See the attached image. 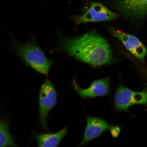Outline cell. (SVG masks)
I'll return each mask as SVG.
<instances>
[{
  "label": "cell",
  "mask_w": 147,
  "mask_h": 147,
  "mask_svg": "<svg viewBox=\"0 0 147 147\" xmlns=\"http://www.w3.org/2000/svg\"><path fill=\"white\" fill-rule=\"evenodd\" d=\"M59 49L75 59L94 66L106 65L113 60L109 44L95 32L73 37L62 36Z\"/></svg>",
  "instance_id": "1"
},
{
  "label": "cell",
  "mask_w": 147,
  "mask_h": 147,
  "mask_svg": "<svg viewBox=\"0 0 147 147\" xmlns=\"http://www.w3.org/2000/svg\"><path fill=\"white\" fill-rule=\"evenodd\" d=\"M15 50L27 65L41 74H48L53 62L48 59L35 41L17 43Z\"/></svg>",
  "instance_id": "2"
},
{
  "label": "cell",
  "mask_w": 147,
  "mask_h": 147,
  "mask_svg": "<svg viewBox=\"0 0 147 147\" xmlns=\"http://www.w3.org/2000/svg\"><path fill=\"white\" fill-rule=\"evenodd\" d=\"M57 95L54 85L49 79L42 84L39 94L40 124L44 130L48 129L47 117L49 112L56 105Z\"/></svg>",
  "instance_id": "3"
},
{
  "label": "cell",
  "mask_w": 147,
  "mask_h": 147,
  "mask_svg": "<svg viewBox=\"0 0 147 147\" xmlns=\"http://www.w3.org/2000/svg\"><path fill=\"white\" fill-rule=\"evenodd\" d=\"M115 100V108L119 111H126L135 104L147 106V86L143 91L136 92L121 84L116 92Z\"/></svg>",
  "instance_id": "4"
},
{
  "label": "cell",
  "mask_w": 147,
  "mask_h": 147,
  "mask_svg": "<svg viewBox=\"0 0 147 147\" xmlns=\"http://www.w3.org/2000/svg\"><path fill=\"white\" fill-rule=\"evenodd\" d=\"M118 15L109 10L102 3L92 2L84 14L76 16L74 20L77 24L112 21L117 18Z\"/></svg>",
  "instance_id": "5"
},
{
  "label": "cell",
  "mask_w": 147,
  "mask_h": 147,
  "mask_svg": "<svg viewBox=\"0 0 147 147\" xmlns=\"http://www.w3.org/2000/svg\"><path fill=\"white\" fill-rule=\"evenodd\" d=\"M111 32L122 42L126 48L138 60L144 61L147 54L146 47L136 36L115 29H111Z\"/></svg>",
  "instance_id": "6"
},
{
  "label": "cell",
  "mask_w": 147,
  "mask_h": 147,
  "mask_svg": "<svg viewBox=\"0 0 147 147\" xmlns=\"http://www.w3.org/2000/svg\"><path fill=\"white\" fill-rule=\"evenodd\" d=\"M72 82L73 87L76 92L84 98L105 96L109 94L110 92V81L108 78L94 81L90 86L87 89L81 88L75 78Z\"/></svg>",
  "instance_id": "7"
},
{
  "label": "cell",
  "mask_w": 147,
  "mask_h": 147,
  "mask_svg": "<svg viewBox=\"0 0 147 147\" xmlns=\"http://www.w3.org/2000/svg\"><path fill=\"white\" fill-rule=\"evenodd\" d=\"M116 6L124 15L133 19H140L147 14V0H117Z\"/></svg>",
  "instance_id": "8"
},
{
  "label": "cell",
  "mask_w": 147,
  "mask_h": 147,
  "mask_svg": "<svg viewBox=\"0 0 147 147\" xmlns=\"http://www.w3.org/2000/svg\"><path fill=\"white\" fill-rule=\"evenodd\" d=\"M87 126L84 137L79 146H83L96 138L104 131L110 129L111 125L106 121L98 117H88Z\"/></svg>",
  "instance_id": "9"
},
{
  "label": "cell",
  "mask_w": 147,
  "mask_h": 147,
  "mask_svg": "<svg viewBox=\"0 0 147 147\" xmlns=\"http://www.w3.org/2000/svg\"><path fill=\"white\" fill-rule=\"evenodd\" d=\"M67 126L55 133L43 134L36 136L35 140L39 147H56L67 135Z\"/></svg>",
  "instance_id": "10"
},
{
  "label": "cell",
  "mask_w": 147,
  "mask_h": 147,
  "mask_svg": "<svg viewBox=\"0 0 147 147\" xmlns=\"http://www.w3.org/2000/svg\"><path fill=\"white\" fill-rule=\"evenodd\" d=\"M10 124L8 119L2 117L0 122V147L17 146L13 137L9 131Z\"/></svg>",
  "instance_id": "11"
},
{
  "label": "cell",
  "mask_w": 147,
  "mask_h": 147,
  "mask_svg": "<svg viewBox=\"0 0 147 147\" xmlns=\"http://www.w3.org/2000/svg\"><path fill=\"white\" fill-rule=\"evenodd\" d=\"M109 130L112 136L114 138H116L118 137L120 132V127L117 126L112 125Z\"/></svg>",
  "instance_id": "12"
}]
</instances>
